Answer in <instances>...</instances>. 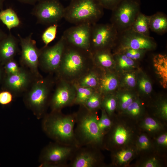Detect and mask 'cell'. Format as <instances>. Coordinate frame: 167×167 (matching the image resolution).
Here are the masks:
<instances>
[{"instance_id":"cell-1","label":"cell","mask_w":167,"mask_h":167,"mask_svg":"<svg viewBox=\"0 0 167 167\" xmlns=\"http://www.w3.org/2000/svg\"><path fill=\"white\" fill-rule=\"evenodd\" d=\"M94 65L90 51L66 43L60 64L55 73L57 79L75 83Z\"/></svg>"},{"instance_id":"cell-2","label":"cell","mask_w":167,"mask_h":167,"mask_svg":"<svg viewBox=\"0 0 167 167\" xmlns=\"http://www.w3.org/2000/svg\"><path fill=\"white\" fill-rule=\"evenodd\" d=\"M42 119V129L49 138L61 144L78 147L74 133L76 113L65 114L61 111H51Z\"/></svg>"},{"instance_id":"cell-3","label":"cell","mask_w":167,"mask_h":167,"mask_svg":"<svg viewBox=\"0 0 167 167\" xmlns=\"http://www.w3.org/2000/svg\"><path fill=\"white\" fill-rule=\"evenodd\" d=\"M76 113L74 128L75 137L78 147L89 146L97 148L103 143L104 136L101 132L97 122V111H91L83 105Z\"/></svg>"},{"instance_id":"cell-4","label":"cell","mask_w":167,"mask_h":167,"mask_svg":"<svg viewBox=\"0 0 167 167\" xmlns=\"http://www.w3.org/2000/svg\"><path fill=\"white\" fill-rule=\"evenodd\" d=\"M49 77L36 78L24 93L23 101L38 119H42L46 111L51 97L54 80Z\"/></svg>"},{"instance_id":"cell-5","label":"cell","mask_w":167,"mask_h":167,"mask_svg":"<svg viewBox=\"0 0 167 167\" xmlns=\"http://www.w3.org/2000/svg\"><path fill=\"white\" fill-rule=\"evenodd\" d=\"M104 8L96 0H71L65 7L64 18L75 25L97 23L104 14Z\"/></svg>"},{"instance_id":"cell-6","label":"cell","mask_w":167,"mask_h":167,"mask_svg":"<svg viewBox=\"0 0 167 167\" xmlns=\"http://www.w3.org/2000/svg\"><path fill=\"white\" fill-rule=\"evenodd\" d=\"M77 147L51 142L41 151L39 157L40 167H68Z\"/></svg>"},{"instance_id":"cell-7","label":"cell","mask_w":167,"mask_h":167,"mask_svg":"<svg viewBox=\"0 0 167 167\" xmlns=\"http://www.w3.org/2000/svg\"><path fill=\"white\" fill-rule=\"evenodd\" d=\"M140 0H121L112 10L111 23L118 33L130 29L140 9Z\"/></svg>"},{"instance_id":"cell-8","label":"cell","mask_w":167,"mask_h":167,"mask_svg":"<svg viewBox=\"0 0 167 167\" xmlns=\"http://www.w3.org/2000/svg\"><path fill=\"white\" fill-rule=\"evenodd\" d=\"M118 32L110 23H95L92 25L89 51L111 50L114 46Z\"/></svg>"},{"instance_id":"cell-9","label":"cell","mask_w":167,"mask_h":167,"mask_svg":"<svg viewBox=\"0 0 167 167\" xmlns=\"http://www.w3.org/2000/svg\"><path fill=\"white\" fill-rule=\"evenodd\" d=\"M65 11L59 0H41L35 5L32 14L37 23L50 25L58 24L64 18Z\"/></svg>"},{"instance_id":"cell-10","label":"cell","mask_w":167,"mask_h":167,"mask_svg":"<svg viewBox=\"0 0 167 167\" xmlns=\"http://www.w3.org/2000/svg\"><path fill=\"white\" fill-rule=\"evenodd\" d=\"M32 33L23 37L17 36L21 48L20 62L22 66L28 69L36 78L43 76L39 71L41 49L36 45V41L32 38Z\"/></svg>"},{"instance_id":"cell-11","label":"cell","mask_w":167,"mask_h":167,"mask_svg":"<svg viewBox=\"0 0 167 167\" xmlns=\"http://www.w3.org/2000/svg\"><path fill=\"white\" fill-rule=\"evenodd\" d=\"M116 46V50L131 48L149 51L155 49L156 43L153 37L137 32L130 28L118 33L114 47Z\"/></svg>"},{"instance_id":"cell-12","label":"cell","mask_w":167,"mask_h":167,"mask_svg":"<svg viewBox=\"0 0 167 167\" xmlns=\"http://www.w3.org/2000/svg\"><path fill=\"white\" fill-rule=\"evenodd\" d=\"M66 44L62 36L53 46H44L40 49L39 67L47 72L56 73L60 64Z\"/></svg>"},{"instance_id":"cell-13","label":"cell","mask_w":167,"mask_h":167,"mask_svg":"<svg viewBox=\"0 0 167 167\" xmlns=\"http://www.w3.org/2000/svg\"><path fill=\"white\" fill-rule=\"evenodd\" d=\"M58 82L51 96L49 106L51 111H59L63 108L74 104L76 88L74 83L57 79Z\"/></svg>"},{"instance_id":"cell-14","label":"cell","mask_w":167,"mask_h":167,"mask_svg":"<svg viewBox=\"0 0 167 167\" xmlns=\"http://www.w3.org/2000/svg\"><path fill=\"white\" fill-rule=\"evenodd\" d=\"M22 66L16 73L4 74L2 83V89L11 92L14 96L24 93L36 78L27 68Z\"/></svg>"},{"instance_id":"cell-15","label":"cell","mask_w":167,"mask_h":167,"mask_svg":"<svg viewBox=\"0 0 167 167\" xmlns=\"http://www.w3.org/2000/svg\"><path fill=\"white\" fill-rule=\"evenodd\" d=\"M92 26L88 24L75 25L66 29L62 36L66 44L89 51Z\"/></svg>"},{"instance_id":"cell-16","label":"cell","mask_w":167,"mask_h":167,"mask_svg":"<svg viewBox=\"0 0 167 167\" xmlns=\"http://www.w3.org/2000/svg\"><path fill=\"white\" fill-rule=\"evenodd\" d=\"M98 148L89 146L78 147L68 164V167H96L101 165Z\"/></svg>"},{"instance_id":"cell-17","label":"cell","mask_w":167,"mask_h":167,"mask_svg":"<svg viewBox=\"0 0 167 167\" xmlns=\"http://www.w3.org/2000/svg\"><path fill=\"white\" fill-rule=\"evenodd\" d=\"M108 132V144L109 147H122L128 144L133 135L132 129L124 123L113 126Z\"/></svg>"},{"instance_id":"cell-18","label":"cell","mask_w":167,"mask_h":167,"mask_svg":"<svg viewBox=\"0 0 167 167\" xmlns=\"http://www.w3.org/2000/svg\"><path fill=\"white\" fill-rule=\"evenodd\" d=\"M19 39L10 33L0 42V62L3 66L14 59L19 51Z\"/></svg>"},{"instance_id":"cell-19","label":"cell","mask_w":167,"mask_h":167,"mask_svg":"<svg viewBox=\"0 0 167 167\" xmlns=\"http://www.w3.org/2000/svg\"><path fill=\"white\" fill-rule=\"evenodd\" d=\"M118 80L116 75L106 70L100 76L97 90L103 96L113 93L118 86Z\"/></svg>"},{"instance_id":"cell-20","label":"cell","mask_w":167,"mask_h":167,"mask_svg":"<svg viewBox=\"0 0 167 167\" xmlns=\"http://www.w3.org/2000/svg\"><path fill=\"white\" fill-rule=\"evenodd\" d=\"M110 51L101 50L91 53L94 66H98L108 71L112 68L115 65V62Z\"/></svg>"},{"instance_id":"cell-21","label":"cell","mask_w":167,"mask_h":167,"mask_svg":"<svg viewBox=\"0 0 167 167\" xmlns=\"http://www.w3.org/2000/svg\"><path fill=\"white\" fill-rule=\"evenodd\" d=\"M153 66L161 86L167 87V57L165 54H159L153 58Z\"/></svg>"},{"instance_id":"cell-22","label":"cell","mask_w":167,"mask_h":167,"mask_svg":"<svg viewBox=\"0 0 167 167\" xmlns=\"http://www.w3.org/2000/svg\"><path fill=\"white\" fill-rule=\"evenodd\" d=\"M149 26L150 30L162 35L167 32V16L166 14L158 12L150 16Z\"/></svg>"},{"instance_id":"cell-23","label":"cell","mask_w":167,"mask_h":167,"mask_svg":"<svg viewBox=\"0 0 167 167\" xmlns=\"http://www.w3.org/2000/svg\"><path fill=\"white\" fill-rule=\"evenodd\" d=\"M135 151L134 149L126 147L113 152V164L116 165L122 166L128 164L134 158Z\"/></svg>"},{"instance_id":"cell-24","label":"cell","mask_w":167,"mask_h":167,"mask_svg":"<svg viewBox=\"0 0 167 167\" xmlns=\"http://www.w3.org/2000/svg\"><path fill=\"white\" fill-rule=\"evenodd\" d=\"M0 20L10 31L13 28L18 27L21 24L17 14L11 8L0 11Z\"/></svg>"},{"instance_id":"cell-25","label":"cell","mask_w":167,"mask_h":167,"mask_svg":"<svg viewBox=\"0 0 167 167\" xmlns=\"http://www.w3.org/2000/svg\"><path fill=\"white\" fill-rule=\"evenodd\" d=\"M93 68V67L74 83L81 86L91 88L97 90L100 75Z\"/></svg>"},{"instance_id":"cell-26","label":"cell","mask_w":167,"mask_h":167,"mask_svg":"<svg viewBox=\"0 0 167 167\" xmlns=\"http://www.w3.org/2000/svg\"><path fill=\"white\" fill-rule=\"evenodd\" d=\"M150 16L141 12L138 14L130 29L133 31L146 36H150Z\"/></svg>"},{"instance_id":"cell-27","label":"cell","mask_w":167,"mask_h":167,"mask_svg":"<svg viewBox=\"0 0 167 167\" xmlns=\"http://www.w3.org/2000/svg\"><path fill=\"white\" fill-rule=\"evenodd\" d=\"M118 107V100L116 95L113 93L103 96L101 108L104 109L111 118Z\"/></svg>"},{"instance_id":"cell-28","label":"cell","mask_w":167,"mask_h":167,"mask_svg":"<svg viewBox=\"0 0 167 167\" xmlns=\"http://www.w3.org/2000/svg\"><path fill=\"white\" fill-rule=\"evenodd\" d=\"M74 83L76 88L74 104L83 105L89 97L96 90L91 88L81 86L75 83Z\"/></svg>"},{"instance_id":"cell-29","label":"cell","mask_w":167,"mask_h":167,"mask_svg":"<svg viewBox=\"0 0 167 167\" xmlns=\"http://www.w3.org/2000/svg\"><path fill=\"white\" fill-rule=\"evenodd\" d=\"M140 127L148 132L155 133L163 129V125L158 120L152 117L145 118L140 124Z\"/></svg>"},{"instance_id":"cell-30","label":"cell","mask_w":167,"mask_h":167,"mask_svg":"<svg viewBox=\"0 0 167 167\" xmlns=\"http://www.w3.org/2000/svg\"><path fill=\"white\" fill-rule=\"evenodd\" d=\"M103 95L98 91H95L87 99L83 106L91 111H97L101 108Z\"/></svg>"},{"instance_id":"cell-31","label":"cell","mask_w":167,"mask_h":167,"mask_svg":"<svg viewBox=\"0 0 167 167\" xmlns=\"http://www.w3.org/2000/svg\"><path fill=\"white\" fill-rule=\"evenodd\" d=\"M113 55L115 65L118 66L121 69L129 70L134 68L135 65V61L128 58L122 53L115 52Z\"/></svg>"},{"instance_id":"cell-32","label":"cell","mask_w":167,"mask_h":167,"mask_svg":"<svg viewBox=\"0 0 167 167\" xmlns=\"http://www.w3.org/2000/svg\"><path fill=\"white\" fill-rule=\"evenodd\" d=\"M101 109V115L98 118L97 123L101 132L105 137L112 127L113 123L105 110Z\"/></svg>"},{"instance_id":"cell-33","label":"cell","mask_w":167,"mask_h":167,"mask_svg":"<svg viewBox=\"0 0 167 167\" xmlns=\"http://www.w3.org/2000/svg\"><path fill=\"white\" fill-rule=\"evenodd\" d=\"M116 96L118 100V107L123 112L136 98L133 94L129 92H121Z\"/></svg>"},{"instance_id":"cell-34","label":"cell","mask_w":167,"mask_h":167,"mask_svg":"<svg viewBox=\"0 0 167 167\" xmlns=\"http://www.w3.org/2000/svg\"><path fill=\"white\" fill-rule=\"evenodd\" d=\"M143 110V107L141 101L136 98L123 112L131 118H137L141 116Z\"/></svg>"},{"instance_id":"cell-35","label":"cell","mask_w":167,"mask_h":167,"mask_svg":"<svg viewBox=\"0 0 167 167\" xmlns=\"http://www.w3.org/2000/svg\"><path fill=\"white\" fill-rule=\"evenodd\" d=\"M58 27L57 24L50 25L43 32L41 38L45 46H48L55 39L56 36Z\"/></svg>"},{"instance_id":"cell-36","label":"cell","mask_w":167,"mask_h":167,"mask_svg":"<svg viewBox=\"0 0 167 167\" xmlns=\"http://www.w3.org/2000/svg\"><path fill=\"white\" fill-rule=\"evenodd\" d=\"M147 51L143 49L123 48L117 50L115 52L122 53L128 58L136 61L142 58Z\"/></svg>"},{"instance_id":"cell-37","label":"cell","mask_w":167,"mask_h":167,"mask_svg":"<svg viewBox=\"0 0 167 167\" xmlns=\"http://www.w3.org/2000/svg\"><path fill=\"white\" fill-rule=\"evenodd\" d=\"M136 145L137 150L140 151L148 150L152 146L150 139L146 134L143 133L138 137Z\"/></svg>"},{"instance_id":"cell-38","label":"cell","mask_w":167,"mask_h":167,"mask_svg":"<svg viewBox=\"0 0 167 167\" xmlns=\"http://www.w3.org/2000/svg\"><path fill=\"white\" fill-rule=\"evenodd\" d=\"M5 74H13L19 72L22 66H19L17 62L14 59L6 62L3 66Z\"/></svg>"},{"instance_id":"cell-39","label":"cell","mask_w":167,"mask_h":167,"mask_svg":"<svg viewBox=\"0 0 167 167\" xmlns=\"http://www.w3.org/2000/svg\"><path fill=\"white\" fill-rule=\"evenodd\" d=\"M138 85L139 89L143 93L148 94L151 92L152 89V84L146 76H143L140 78Z\"/></svg>"},{"instance_id":"cell-40","label":"cell","mask_w":167,"mask_h":167,"mask_svg":"<svg viewBox=\"0 0 167 167\" xmlns=\"http://www.w3.org/2000/svg\"><path fill=\"white\" fill-rule=\"evenodd\" d=\"M125 84L130 88H134L136 84L135 73L132 71H129L124 73L123 78Z\"/></svg>"},{"instance_id":"cell-41","label":"cell","mask_w":167,"mask_h":167,"mask_svg":"<svg viewBox=\"0 0 167 167\" xmlns=\"http://www.w3.org/2000/svg\"><path fill=\"white\" fill-rule=\"evenodd\" d=\"M157 114L162 120L166 121L167 120V102L165 99L161 101L157 108Z\"/></svg>"},{"instance_id":"cell-42","label":"cell","mask_w":167,"mask_h":167,"mask_svg":"<svg viewBox=\"0 0 167 167\" xmlns=\"http://www.w3.org/2000/svg\"><path fill=\"white\" fill-rule=\"evenodd\" d=\"M14 96L11 92L3 90L0 92V104L6 105L10 104L12 101Z\"/></svg>"},{"instance_id":"cell-43","label":"cell","mask_w":167,"mask_h":167,"mask_svg":"<svg viewBox=\"0 0 167 167\" xmlns=\"http://www.w3.org/2000/svg\"><path fill=\"white\" fill-rule=\"evenodd\" d=\"M104 9L112 10L121 0H96Z\"/></svg>"},{"instance_id":"cell-44","label":"cell","mask_w":167,"mask_h":167,"mask_svg":"<svg viewBox=\"0 0 167 167\" xmlns=\"http://www.w3.org/2000/svg\"><path fill=\"white\" fill-rule=\"evenodd\" d=\"M161 166L159 161L155 157L147 159L140 165V166L142 167H159Z\"/></svg>"},{"instance_id":"cell-45","label":"cell","mask_w":167,"mask_h":167,"mask_svg":"<svg viewBox=\"0 0 167 167\" xmlns=\"http://www.w3.org/2000/svg\"><path fill=\"white\" fill-rule=\"evenodd\" d=\"M157 145L161 148H166L167 147V133L164 132L158 135L156 139Z\"/></svg>"},{"instance_id":"cell-46","label":"cell","mask_w":167,"mask_h":167,"mask_svg":"<svg viewBox=\"0 0 167 167\" xmlns=\"http://www.w3.org/2000/svg\"><path fill=\"white\" fill-rule=\"evenodd\" d=\"M21 3L29 4L35 5L38 2L41 0H17Z\"/></svg>"},{"instance_id":"cell-47","label":"cell","mask_w":167,"mask_h":167,"mask_svg":"<svg viewBox=\"0 0 167 167\" xmlns=\"http://www.w3.org/2000/svg\"><path fill=\"white\" fill-rule=\"evenodd\" d=\"M3 66L0 62V83L2 82L4 75L3 74Z\"/></svg>"},{"instance_id":"cell-48","label":"cell","mask_w":167,"mask_h":167,"mask_svg":"<svg viewBox=\"0 0 167 167\" xmlns=\"http://www.w3.org/2000/svg\"><path fill=\"white\" fill-rule=\"evenodd\" d=\"M4 31L0 29V42L7 35Z\"/></svg>"},{"instance_id":"cell-49","label":"cell","mask_w":167,"mask_h":167,"mask_svg":"<svg viewBox=\"0 0 167 167\" xmlns=\"http://www.w3.org/2000/svg\"><path fill=\"white\" fill-rule=\"evenodd\" d=\"M5 0H0V11L2 10L4 2Z\"/></svg>"},{"instance_id":"cell-50","label":"cell","mask_w":167,"mask_h":167,"mask_svg":"<svg viewBox=\"0 0 167 167\" xmlns=\"http://www.w3.org/2000/svg\"></svg>"}]
</instances>
